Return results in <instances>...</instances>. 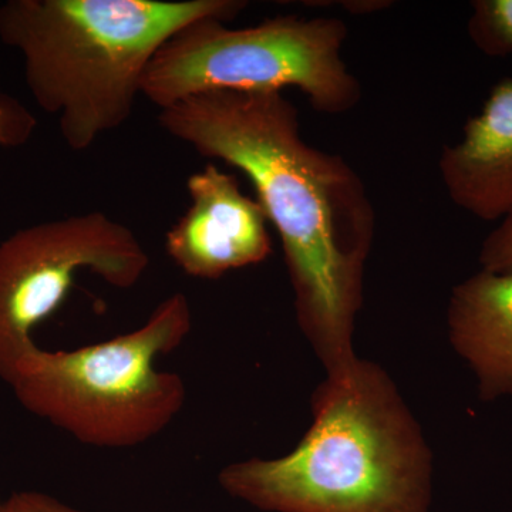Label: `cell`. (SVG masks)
<instances>
[{
    "instance_id": "cell-1",
    "label": "cell",
    "mask_w": 512,
    "mask_h": 512,
    "mask_svg": "<svg viewBox=\"0 0 512 512\" xmlns=\"http://www.w3.org/2000/svg\"><path fill=\"white\" fill-rule=\"evenodd\" d=\"M171 137L241 171L281 239L296 318L328 372L356 359L376 211L342 156L311 146L299 111L282 92H210L165 107Z\"/></svg>"
},
{
    "instance_id": "cell-5",
    "label": "cell",
    "mask_w": 512,
    "mask_h": 512,
    "mask_svg": "<svg viewBox=\"0 0 512 512\" xmlns=\"http://www.w3.org/2000/svg\"><path fill=\"white\" fill-rule=\"evenodd\" d=\"M348 26L335 18L276 16L232 29L220 19L192 22L151 60L141 96L163 110L210 92H282L295 87L313 109H355L362 87L342 59Z\"/></svg>"
},
{
    "instance_id": "cell-11",
    "label": "cell",
    "mask_w": 512,
    "mask_h": 512,
    "mask_svg": "<svg viewBox=\"0 0 512 512\" xmlns=\"http://www.w3.org/2000/svg\"><path fill=\"white\" fill-rule=\"evenodd\" d=\"M37 128L35 114L16 97L0 93V147L25 146Z\"/></svg>"
},
{
    "instance_id": "cell-3",
    "label": "cell",
    "mask_w": 512,
    "mask_h": 512,
    "mask_svg": "<svg viewBox=\"0 0 512 512\" xmlns=\"http://www.w3.org/2000/svg\"><path fill=\"white\" fill-rule=\"evenodd\" d=\"M245 0H8L0 42L18 50L37 106L84 151L133 114L160 47L202 19L232 22Z\"/></svg>"
},
{
    "instance_id": "cell-14",
    "label": "cell",
    "mask_w": 512,
    "mask_h": 512,
    "mask_svg": "<svg viewBox=\"0 0 512 512\" xmlns=\"http://www.w3.org/2000/svg\"><path fill=\"white\" fill-rule=\"evenodd\" d=\"M3 501H0V510H2Z\"/></svg>"
},
{
    "instance_id": "cell-10",
    "label": "cell",
    "mask_w": 512,
    "mask_h": 512,
    "mask_svg": "<svg viewBox=\"0 0 512 512\" xmlns=\"http://www.w3.org/2000/svg\"><path fill=\"white\" fill-rule=\"evenodd\" d=\"M467 32L484 55H512V0H474Z\"/></svg>"
},
{
    "instance_id": "cell-7",
    "label": "cell",
    "mask_w": 512,
    "mask_h": 512,
    "mask_svg": "<svg viewBox=\"0 0 512 512\" xmlns=\"http://www.w3.org/2000/svg\"><path fill=\"white\" fill-rule=\"evenodd\" d=\"M187 191L190 207L165 234V251L184 274L217 281L268 258V218L235 175L208 164L188 177Z\"/></svg>"
},
{
    "instance_id": "cell-6",
    "label": "cell",
    "mask_w": 512,
    "mask_h": 512,
    "mask_svg": "<svg viewBox=\"0 0 512 512\" xmlns=\"http://www.w3.org/2000/svg\"><path fill=\"white\" fill-rule=\"evenodd\" d=\"M150 256L133 229L101 211L39 222L0 242V379L12 384L37 348L33 330L66 301L83 272L136 286Z\"/></svg>"
},
{
    "instance_id": "cell-13",
    "label": "cell",
    "mask_w": 512,
    "mask_h": 512,
    "mask_svg": "<svg viewBox=\"0 0 512 512\" xmlns=\"http://www.w3.org/2000/svg\"><path fill=\"white\" fill-rule=\"evenodd\" d=\"M0 512H84L39 491H20L3 501Z\"/></svg>"
},
{
    "instance_id": "cell-8",
    "label": "cell",
    "mask_w": 512,
    "mask_h": 512,
    "mask_svg": "<svg viewBox=\"0 0 512 512\" xmlns=\"http://www.w3.org/2000/svg\"><path fill=\"white\" fill-rule=\"evenodd\" d=\"M441 181L458 208L483 221H500L512 208V77L500 80L463 137L443 148Z\"/></svg>"
},
{
    "instance_id": "cell-9",
    "label": "cell",
    "mask_w": 512,
    "mask_h": 512,
    "mask_svg": "<svg viewBox=\"0 0 512 512\" xmlns=\"http://www.w3.org/2000/svg\"><path fill=\"white\" fill-rule=\"evenodd\" d=\"M450 340L476 375L485 402L512 396V272L480 269L448 306Z\"/></svg>"
},
{
    "instance_id": "cell-12",
    "label": "cell",
    "mask_w": 512,
    "mask_h": 512,
    "mask_svg": "<svg viewBox=\"0 0 512 512\" xmlns=\"http://www.w3.org/2000/svg\"><path fill=\"white\" fill-rule=\"evenodd\" d=\"M478 259L484 271L512 272V208L484 239Z\"/></svg>"
},
{
    "instance_id": "cell-4",
    "label": "cell",
    "mask_w": 512,
    "mask_h": 512,
    "mask_svg": "<svg viewBox=\"0 0 512 512\" xmlns=\"http://www.w3.org/2000/svg\"><path fill=\"white\" fill-rule=\"evenodd\" d=\"M192 329L190 301L175 292L140 328L74 350L37 346L23 357L10 387L28 412L80 443L138 446L183 410L185 384L156 360L183 345Z\"/></svg>"
},
{
    "instance_id": "cell-2",
    "label": "cell",
    "mask_w": 512,
    "mask_h": 512,
    "mask_svg": "<svg viewBox=\"0 0 512 512\" xmlns=\"http://www.w3.org/2000/svg\"><path fill=\"white\" fill-rule=\"evenodd\" d=\"M431 457L389 377L365 360L328 372L291 453L229 464L227 493L271 512H427Z\"/></svg>"
}]
</instances>
